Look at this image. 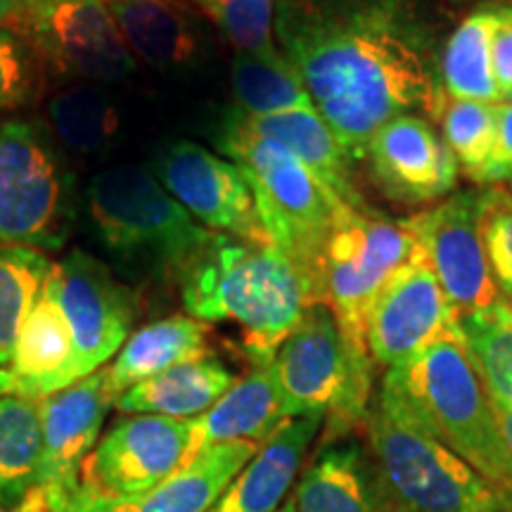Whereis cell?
<instances>
[{"mask_svg":"<svg viewBox=\"0 0 512 512\" xmlns=\"http://www.w3.org/2000/svg\"><path fill=\"white\" fill-rule=\"evenodd\" d=\"M41 458V399H0V501L15 505L38 489Z\"/></svg>","mask_w":512,"mask_h":512,"instance_id":"f1b7e54d","label":"cell"},{"mask_svg":"<svg viewBox=\"0 0 512 512\" xmlns=\"http://www.w3.org/2000/svg\"><path fill=\"white\" fill-rule=\"evenodd\" d=\"M366 427L392 512H512L475 467L420 425L394 389L382 384Z\"/></svg>","mask_w":512,"mask_h":512,"instance_id":"8992f818","label":"cell"},{"mask_svg":"<svg viewBox=\"0 0 512 512\" xmlns=\"http://www.w3.org/2000/svg\"><path fill=\"white\" fill-rule=\"evenodd\" d=\"M207 323L192 316H171L128 335L107 373L114 394L126 392L164 370L209 356Z\"/></svg>","mask_w":512,"mask_h":512,"instance_id":"d4e9b609","label":"cell"},{"mask_svg":"<svg viewBox=\"0 0 512 512\" xmlns=\"http://www.w3.org/2000/svg\"><path fill=\"white\" fill-rule=\"evenodd\" d=\"M10 370L31 399H43L76 382L74 337L48 278L19 330Z\"/></svg>","mask_w":512,"mask_h":512,"instance_id":"7402d4cb","label":"cell"},{"mask_svg":"<svg viewBox=\"0 0 512 512\" xmlns=\"http://www.w3.org/2000/svg\"><path fill=\"white\" fill-rule=\"evenodd\" d=\"M131 55L159 72L185 67L200 53L197 5L190 0H102Z\"/></svg>","mask_w":512,"mask_h":512,"instance_id":"ffe728a7","label":"cell"},{"mask_svg":"<svg viewBox=\"0 0 512 512\" xmlns=\"http://www.w3.org/2000/svg\"><path fill=\"white\" fill-rule=\"evenodd\" d=\"M24 0H0V27H10V22L22 8Z\"/></svg>","mask_w":512,"mask_h":512,"instance_id":"b9f144b4","label":"cell"},{"mask_svg":"<svg viewBox=\"0 0 512 512\" xmlns=\"http://www.w3.org/2000/svg\"><path fill=\"white\" fill-rule=\"evenodd\" d=\"M219 147L247 176L268 238L309 273L320 297L318 268L325 240L339 216L354 207L339 200L285 145L252 131L240 110L223 121Z\"/></svg>","mask_w":512,"mask_h":512,"instance_id":"5b68a950","label":"cell"},{"mask_svg":"<svg viewBox=\"0 0 512 512\" xmlns=\"http://www.w3.org/2000/svg\"><path fill=\"white\" fill-rule=\"evenodd\" d=\"M498 22L491 36V62L501 100H512V5H496Z\"/></svg>","mask_w":512,"mask_h":512,"instance_id":"8d00e7d4","label":"cell"},{"mask_svg":"<svg viewBox=\"0 0 512 512\" xmlns=\"http://www.w3.org/2000/svg\"><path fill=\"white\" fill-rule=\"evenodd\" d=\"M494 411H496L498 432H501L503 446L505 451H508L510 470H512V403H508V406H494Z\"/></svg>","mask_w":512,"mask_h":512,"instance_id":"f35d334b","label":"cell"},{"mask_svg":"<svg viewBox=\"0 0 512 512\" xmlns=\"http://www.w3.org/2000/svg\"><path fill=\"white\" fill-rule=\"evenodd\" d=\"M46 119L50 136L62 152L76 157L105 155L121 131L117 105L95 83H76L50 95Z\"/></svg>","mask_w":512,"mask_h":512,"instance_id":"4316f807","label":"cell"},{"mask_svg":"<svg viewBox=\"0 0 512 512\" xmlns=\"http://www.w3.org/2000/svg\"><path fill=\"white\" fill-rule=\"evenodd\" d=\"M366 159L389 200L425 204L456 188L458 162L427 119L401 114L370 140Z\"/></svg>","mask_w":512,"mask_h":512,"instance_id":"ac0fdd59","label":"cell"},{"mask_svg":"<svg viewBox=\"0 0 512 512\" xmlns=\"http://www.w3.org/2000/svg\"><path fill=\"white\" fill-rule=\"evenodd\" d=\"M273 373L287 420L299 415H328V439L368 418L373 387V358L349 347L325 304H313L280 349Z\"/></svg>","mask_w":512,"mask_h":512,"instance_id":"52a82bcc","label":"cell"},{"mask_svg":"<svg viewBox=\"0 0 512 512\" xmlns=\"http://www.w3.org/2000/svg\"><path fill=\"white\" fill-rule=\"evenodd\" d=\"M458 325L422 249L382 287L368 311L366 344L375 366L394 368Z\"/></svg>","mask_w":512,"mask_h":512,"instance_id":"9a60e30c","label":"cell"},{"mask_svg":"<svg viewBox=\"0 0 512 512\" xmlns=\"http://www.w3.org/2000/svg\"><path fill=\"white\" fill-rule=\"evenodd\" d=\"M50 268L48 254L31 247L0 245V366L10 368L19 330L41 294Z\"/></svg>","mask_w":512,"mask_h":512,"instance_id":"1f68e13d","label":"cell"},{"mask_svg":"<svg viewBox=\"0 0 512 512\" xmlns=\"http://www.w3.org/2000/svg\"><path fill=\"white\" fill-rule=\"evenodd\" d=\"M12 394L24 396L22 382H19V377L12 373L10 368L0 366V399H3V396H12Z\"/></svg>","mask_w":512,"mask_h":512,"instance_id":"60d3db41","label":"cell"},{"mask_svg":"<svg viewBox=\"0 0 512 512\" xmlns=\"http://www.w3.org/2000/svg\"><path fill=\"white\" fill-rule=\"evenodd\" d=\"M498 22L496 5L470 12L446 41L439 57V81L448 98L501 105L491 62V36Z\"/></svg>","mask_w":512,"mask_h":512,"instance_id":"484cf974","label":"cell"},{"mask_svg":"<svg viewBox=\"0 0 512 512\" xmlns=\"http://www.w3.org/2000/svg\"><path fill=\"white\" fill-rule=\"evenodd\" d=\"M275 512H297V510H294V503H292V498H290V501H285L283 508L275 510Z\"/></svg>","mask_w":512,"mask_h":512,"instance_id":"7bdbcfd3","label":"cell"},{"mask_svg":"<svg viewBox=\"0 0 512 512\" xmlns=\"http://www.w3.org/2000/svg\"><path fill=\"white\" fill-rule=\"evenodd\" d=\"M287 420L273 366H252L207 413L192 422L190 458L214 444L254 441L264 444Z\"/></svg>","mask_w":512,"mask_h":512,"instance_id":"44dd1931","label":"cell"},{"mask_svg":"<svg viewBox=\"0 0 512 512\" xmlns=\"http://www.w3.org/2000/svg\"><path fill=\"white\" fill-rule=\"evenodd\" d=\"M420 242L406 219L392 221L373 209H347L320 254V304L335 316L351 349L368 351L366 320L375 297Z\"/></svg>","mask_w":512,"mask_h":512,"instance_id":"9c48e42d","label":"cell"},{"mask_svg":"<svg viewBox=\"0 0 512 512\" xmlns=\"http://www.w3.org/2000/svg\"><path fill=\"white\" fill-rule=\"evenodd\" d=\"M0 512H50L48 505H46V498L38 489L31 491L27 498H22V501L15 503V505H8L0 501Z\"/></svg>","mask_w":512,"mask_h":512,"instance_id":"ab89813d","label":"cell"},{"mask_svg":"<svg viewBox=\"0 0 512 512\" xmlns=\"http://www.w3.org/2000/svg\"><path fill=\"white\" fill-rule=\"evenodd\" d=\"M188 316L233 323L252 366H266L304 313L320 304L318 287L275 245L216 235L178 275Z\"/></svg>","mask_w":512,"mask_h":512,"instance_id":"7a4b0ae2","label":"cell"},{"mask_svg":"<svg viewBox=\"0 0 512 512\" xmlns=\"http://www.w3.org/2000/svg\"><path fill=\"white\" fill-rule=\"evenodd\" d=\"M242 119L259 136L285 145L344 204L354 209H366L354 181V159L347 155V150L316 110H294L285 114H271V117H247V114H242Z\"/></svg>","mask_w":512,"mask_h":512,"instance_id":"cb8c5ba5","label":"cell"},{"mask_svg":"<svg viewBox=\"0 0 512 512\" xmlns=\"http://www.w3.org/2000/svg\"><path fill=\"white\" fill-rule=\"evenodd\" d=\"M48 285L72 330L79 382L124 347L136 318L133 294L110 268L83 249H72L53 264Z\"/></svg>","mask_w":512,"mask_h":512,"instance_id":"7c38bea8","label":"cell"},{"mask_svg":"<svg viewBox=\"0 0 512 512\" xmlns=\"http://www.w3.org/2000/svg\"><path fill=\"white\" fill-rule=\"evenodd\" d=\"M320 425L323 415L285 420L207 512H275L283 508Z\"/></svg>","mask_w":512,"mask_h":512,"instance_id":"d6986e66","label":"cell"},{"mask_svg":"<svg viewBox=\"0 0 512 512\" xmlns=\"http://www.w3.org/2000/svg\"><path fill=\"white\" fill-rule=\"evenodd\" d=\"M190 444V420L126 415L114 422L86 458L79 486L112 498L145 494L188 463Z\"/></svg>","mask_w":512,"mask_h":512,"instance_id":"4fadbf2b","label":"cell"},{"mask_svg":"<svg viewBox=\"0 0 512 512\" xmlns=\"http://www.w3.org/2000/svg\"><path fill=\"white\" fill-rule=\"evenodd\" d=\"M46 74L34 48L15 29L0 27V114L41 100Z\"/></svg>","mask_w":512,"mask_h":512,"instance_id":"e575fe53","label":"cell"},{"mask_svg":"<svg viewBox=\"0 0 512 512\" xmlns=\"http://www.w3.org/2000/svg\"><path fill=\"white\" fill-rule=\"evenodd\" d=\"M259 446L254 441H226L204 448L169 479L138 496H98L76 484L43 498L50 512H207Z\"/></svg>","mask_w":512,"mask_h":512,"instance_id":"2e32d148","label":"cell"},{"mask_svg":"<svg viewBox=\"0 0 512 512\" xmlns=\"http://www.w3.org/2000/svg\"><path fill=\"white\" fill-rule=\"evenodd\" d=\"M117 401L107 368L41 399V458L36 486L43 496L79 484L81 467L98 446L107 413Z\"/></svg>","mask_w":512,"mask_h":512,"instance_id":"e0dca14e","label":"cell"},{"mask_svg":"<svg viewBox=\"0 0 512 512\" xmlns=\"http://www.w3.org/2000/svg\"><path fill=\"white\" fill-rule=\"evenodd\" d=\"M406 223L458 318L501 302L479 235V192H458Z\"/></svg>","mask_w":512,"mask_h":512,"instance_id":"5bb4252c","label":"cell"},{"mask_svg":"<svg viewBox=\"0 0 512 512\" xmlns=\"http://www.w3.org/2000/svg\"><path fill=\"white\" fill-rule=\"evenodd\" d=\"M152 166L169 195L211 233L273 245L259 219L247 176L235 162L192 140H176L159 152Z\"/></svg>","mask_w":512,"mask_h":512,"instance_id":"8fae6325","label":"cell"},{"mask_svg":"<svg viewBox=\"0 0 512 512\" xmlns=\"http://www.w3.org/2000/svg\"><path fill=\"white\" fill-rule=\"evenodd\" d=\"M86 209L98 242L124 271L176 278L219 233L183 209L152 171L112 166L91 176Z\"/></svg>","mask_w":512,"mask_h":512,"instance_id":"277c9868","label":"cell"},{"mask_svg":"<svg viewBox=\"0 0 512 512\" xmlns=\"http://www.w3.org/2000/svg\"><path fill=\"white\" fill-rule=\"evenodd\" d=\"M280 53L347 155L415 107L439 119L434 34L413 0H275Z\"/></svg>","mask_w":512,"mask_h":512,"instance_id":"6da1fadb","label":"cell"},{"mask_svg":"<svg viewBox=\"0 0 512 512\" xmlns=\"http://www.w3.org/2000/svg\"><path fill=\"white\" fill-rule=\"evenodd\" d=\"M238 382L233 370L214 356L181 363L117 396L114 406L126 415L200 418Z\"/></svg>","mask_w":512,"mask_h":512,"instance_id":"603a6c76","label":"cell"},{"mask_svg":"<svg viewBox=\"0 0 512 512\" xmlns=\"http://www.w3.org/2000/svg\"><path fill=\"white\" fill-rule=\"evenodd\" d=\"M467 351L494 406L512 403V306L496 302L458 318Z\"/></svg>","mask_w":512,"mask_h":512,"instance_id":"4dcf8cb0","label":"cell"},{"mask_svg":"<svg viewBox=\"0 0 512 512\" xmlns=\"http://www.w3.org/2000/svg\"><path fill=\"white\" fill-rule=\"evenodd\" d=\"M219 27L223 38L242 55H275V0H195Z\"/></svg>","mask_w":512,"mask_h":512,"instance_id":"836d02e7","label":"cell"},{"mask_svg":"<svg viewBox=\"0 0 512 512\" xmlns=\"http://www.w3.org/2000/svg\"><path fill=\"white\" fill-rule=\"evenodd\" d=\"M74 223V176L38 119L0 124V245L57 252Z\"/></svg>","mask_w":512,"mask_h":512,"instance_id":"ba28073f","label":"cell"},{"mask_svg":"<svg viewBox=\"0 0 512 512\" xmlns=\"http://www.w3.org/2000/svg\"><path fill=\"white\" fill-rule=\"evenodd\" d=\"M292 503L297 512H384L356 446L320 453L294 486Z\"/></svg>","mask_w":512,"mask_h":512,"instance_id":"83f0119b","label":"cell"},{"mask_svg":"<svg viewBox=\"0 0 512 512\" xmlns=\"http://www.w3.org/2000/svg\"><path fill=\"white\" fill-rule=\"evenodd\" d=\"M382 384L394 389L420 425L475 467L512 508L508 451L460 323L411 361L389 368Z\"/></svg>","mask_w":512,"mask_h":512,"instance_id":"3957f363","label":"cell"},{"mask_svg":"<svg viewBox=\"0 0 512 512\" xmlns=\"http://www.w3.org/2000/svg\"><path fill=\"white\" fill-rule=\"evenodd\" d=\"M437 121L444 131V143L463 174L472 183H479L496 145L498 105L446 98Z\"/></svg>","mask_w":512,"mask_h":512,"instance_id":"d6a6232c","label":"cell"},{"mask_svg":"<svg viewBox=\"0 0 512 512\" xmlns=\"http://www.w3.org/2000/svg\"><path fill=\"white\" fill-rule=\"evenodd\" d=\"M479 235L498 292L512 306V195L498 185L479 192Z\"/></svg>","mask_w":512,"mask_h":512,"instance_id":"d590c367","label":"cell"},{"mask_svg":"<svg viewBox=\"0 0 512 512\" xmlns=\"http://www.w3.org/2000/svg\"><path fill=\"white\" fill-rule=\"evenodd\" d=\"M10 29L57 79L117 83L138 67L102 0H24Z\"/></svg>","mask_w":512,"mask_h":512,"instance_id":"30bf717a","label":"cell"},{"mask_svg":"<svg viewBox=\"0 0 512 512\" xmlns=\"http://www.w3.org/2000/svg\"><path fill=\"white\" fill-rule=\"evenodd\" d=\"M230 79H233V95L238 102V110L247 117L316 110L309 93H306L302 76L285 60L283 53H235Z\"/></svg>","mask_w":512,"mask_h":512,"instance_id":"f546056e","label":"cell"},{"mask_svg":"<svg viewBox=\"0 0 512 512\" xmlns=\"http://www.w3.org/2000/svg\"><path fill=\"white\" fill-rule=\"evenodd\" d=\"M512 178V100L498 105V128L496 145L491 152L489 164H486L479 185H498Z\"/></svg>","mask_w":512,"mask_h":512,"instance_id":"74e56055","label":"cell"},{"mask_svg":"<svg viewBox=\"0 0 512 512\" xmlns=\"http://www.w3.org/2000/svg\"><path fill=\"white\" fill-rule=\"evenodd\" d=\"M190 3H195V0H190Z\"/></svg>","mask_w":512,"mask_h":512,"instance_id":"ee69618b","label":"cell"}]
</instances>
